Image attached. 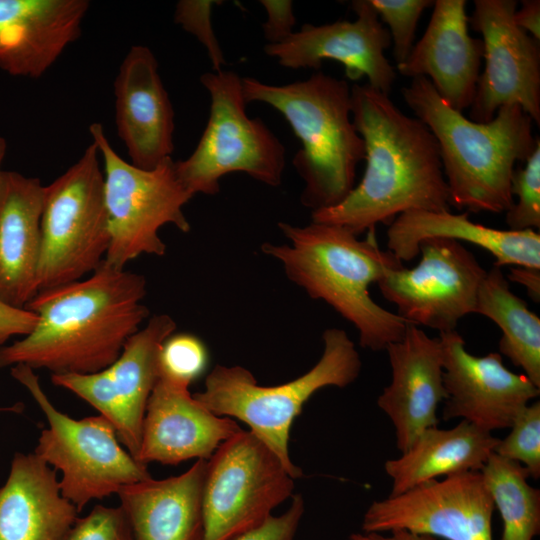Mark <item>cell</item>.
Wrapping results in <instances>:
<instances>
[{"instance_id":"cell-1","label":"cell","mask_w":540,"mask_h":540,"mask_svg":"<svg viewBox=\"0 0 540 540\" xmlns=\"http://www.w3.org/2000/svg\"><path fill=\"white\" fill-rule=\"evenodd\" d=\"M351 113L365 146L363 177L339 204L312 211V222L358 236L410 210L450 211L439 146L420 119L368 84L351 86Z\"/></svg>"},{"instance_id":"cell-2","label":"cell","mask_w":540,"mask_h":540,"mask_svg":"<svg viewBox=\"0 0 540 540\" xmlns=\"http://www.w3.org/2000/svg\"><path fill=\"white\" fill-rule=\"evenodd\" d=\"M143 275L105 260L88 277L39 291L27 304L33 331L0 347V368L27 365L51 374H92L111 365L148 318Z\"/></svg>"},{"instance_id":"cell-3","label":"cell","mask_w":540,"mask_h":540,"mask_svg":"<svg viewBox=\"0 0 540 540\" xmlns=\"http://www.w3.org/2000/svg\"><path fill=\"white\" fill-rule=\"evenodd\" d=\"M278 226L290 243H264L261 250L279 260L288 279L311 298L323 300L352 323L363 348L378 352L402 339L409 323L370 296L371 284L403 265L390 251L381 250L375 229L359 239L333 224Z\"/></svg>"},{"instance_id":"cell-4","label":"cell","mask_w":540,"mask_h":540,"mask_svg":"<svg viewBox=\"0 0 540 540\" xmlns=\"http://www.w3.org/2000/svg\"><path fill=\"white\" fill-rule=\"evenodd\" d=\"M403 99L432 132L439 146L450 205L466 212L505 213L512 206L511 179L539 137L532 119L517 105L502 106L479 123L453 109L426 77L411 80Z\"/></svg>"},{"instance_id":"cell-5","label":"cell","mask_w":540,"mask_h":540,"mask_svg":"<svg viewBox=\"0 0 540 540\" xmlns=\"http://www.w3.org/2000/svg\"><path fill=\"white\" fill-rule=\"evenodd\" d=\"M246 103L263 102L279 111L301 142L292 164L305 186L300 196L312 211L336 206L354 188L365 146L351 113V86L322 71L284 85L242 78Z\"/></svg>"},{"instance_id":"cell-6","label":"cell","mask_w":540,"mask_h":540,"mask_svg":"<svg viewBox=\"0 0 540 540\" xmlns=\"http://www.w3.org/2000/svg\"><path fill=\"white\" fill-rule=\"evenodd\" d=\"M323 353L305 374L276 386L258 385L246 368L216 365L205 379L204 389L194 398L218 416L246 423L282 461L294 479L302 470L290 458L288 442L294 419L318 390L327 386L344 388L360 375L362 362L346 331H324Z\"/></svg>"},{"instance_id":"cell-7","label":"cell","mask_w":540,"mask_h":540,"mask_svg":"<svg viewBox=\"0 0 540 540\" xmlns=\"http://www.w3.org/2000/svg\"><path fill=\"white\" fill-rule=\"evenodd\" d=\"M10 372L29 391L48 421L33 453L61 472L60 491L79 512L92 500L152 478L147 465L123 448L107 418L100 414L71 418L50 402L32 368L18 364Z\"/></svg>"},{"instance_id":"cell-8","label":"cell","mask_w":540,"mask_h":540,"mask_svg":"<svg viewBox=\"0 0 540 540\" xmlns=\"http://www.w3.org/2000/svg\"><path fill=\"white\" fill-rule=\"evenodd\" d=\"M200 81L211 97L206 128L192 154L174 163L181 184L194 196L215 195L221 177L243 172L279 186L286 149L260 118H249L242 78L233 71L206 72Z\"/></svg>"},{"instance_id":"cell-9","label":"cell","mask_w":540,"mask_h":540,"mask_svg":"<svg viewBox=\"0 0 540 540\" xmlns=\"http://www.w3.org/2000/svg\"><path fill=\"white\" fill-rule=\"evenodd\" d=\"M104 166V199L110 244L105 261L116 269L142 254L163 256L159 229L172 224L191 229L183 207L193 195L181 184L172 158L151 170L125 161L111 146L101 123L89 126Z\"/></svg>"},{"instance_id":"cell-10","label":"cell","mask_w":540,"mask_h":540,"mask_svg":"<svg viewBox=\"0 0 540 540\" xmlns=\"http://www.w3.org/2000/svg\"><path fill=\"white\" fill-rule=\"evenodd\" d=\"M110 244L104 174L95 143L45 186L38 292L85 278L104 261Z\"/></svg>"},{"instance_id":"cell-11","label":"cell","mask_w":540,"mask_h":540,"mask_svg":"<svg viewBox=\"0 0 540 540\" xmlns=\"http://www.w3.org/2000/svg\"><path fill=\"white\" fill-rule=\"evenodd\" d=\"M294 478L251 431L224 441L207 460L202 494L204 540H230L261 526L294 494Z\"/></svg>"},{"instance_id":"cell-12","label":"cell","mask_w":540,"mask_h":540,"mask_svg":"<svg viewBox=\"0 0 540 540\" xmlns=\"http://www.w3.org/2000/svg\"><path fill=\"white\" fill-rule=\"evenodd\" d=\"M419 254L414 267L400 265L384 273L377 282L381 294L407 323L440 333L454 331L463 317L475 312L487 270L453 239H425Z\"/></svg>"},{"instance_id":"cell-13","label":"cell","mask_w":540,"mask_h":540,"mask_svg":"<svg viewBox=\"0 0 540 540\" xmlns=\"http://www.w3.org/2000/svg\"><path fill=\"white\" fill-rule=\"evenodd\" d=\"M494 510L481 471H471L373 501L361 529L365 533L405 530L445 540H493Z\"/></svg>"},{"instance_id":"cell-14","label":"cell","mask_w":540,"mask_h":540,"mask_svg":"<svg viewBox=\"0 0 540 540\" xmlns=\"http://www.w3.org/2000/svg\"><path fill=\"white\" fill-rule=\"evenodd\" d=\"M175 330L171 316L154 315L105 369L85 375H51L54 385L71 391L107 418L120 443L135 459L148 400L159 379L160 350Z\"/></svg>"},{"instance_id":"cell-15","label":"cell","mask_w":540,"mask_h":540,"mask_svg":"<svg viewBox=\"0 0 540 540\" xmlns=\"http://www.w3.org/2000/svg\"><path fill=\"white\" fill-rule=\"evenodd\" d=\"M515 0H475L469 23L482 35L485 67L469 119L489 122L502 106L517 105L540 125V42L514 21Z\"/></svg>"},{"instance_id":"cell-16","label":"cell","mask_w":540,"mask_h":540,"mask_svg":"<svg viewBox=\"0 0 540 540\" xmlns=\"http://www.w3.org/2000/svg\"><path fill=\"white\" fill-rule=\"evenodd\" d=\"M443 354V382L446 399L442 418H461L491 432L510 428L517 415L539 397L525 374L510 371L501 354L469 353L456 331L440 333Z\"/></svg>"},{"instance_id":"cell-17","label":"cell","mask_w":540,"mask_h":540,"mask_svg":"<svg viewBox=\"0 0 540 540\" xmlns=\"http://www.w3.org/2000/svg\"><path fill=\"white\" fill-rule=\"evenodd\" d=\"M357 18L330 24L303 25L286 40L266 44L264 52L289 69L319 70L324 60L340 62L351 80L366 77L368 85L389 95L396 72L384 55L391 37L369 0L351 2Z\"/></svg>"},{"instance_id":"cell-18","label":"cell","mask_w":540,"mask_h":540,"mask_svg":"<svg viewBox=\"0 0 540 540\" xmlns=\"http://www.w3.org/2000/svg\"><path fill=\"white\" fill-rule=\"evenodd\" d=\"M242 430L232 418L218 416L197 401L188 384L159 376L146 407L136 460L144 465L208 460Z\"/></svg>"},{"instance_id":"cell-19","label":"cell","mask_w":540,"mask_h":540,"mask_svg":"<svg viewBox=\"0 0 540 540\" xmlns=\"http://www.w3.org/2000/svg\"><path fill=\"white\" fill-rule=\"evenodd\" d=\"M115 125L131 163L151 170L172 158L174 109L150 48L133 45L114 81Z\"/></svg>"},{"instance_id":"cell-20","label":"cell","mask_w":540,"mask_h":540,"mask_svg":"<svg viewBox=\"0 0 540 540\" xmlns=\"http://www.w3.org/2000/svg\"><path fill=\"white\" fill-rule=\"evenodd\" d=\"M391 381L378 396V407L395 428L396 447L403 453L426 429L438 425L437 409L446 399L443 354L439 337L408 324L401 340L386 350Z\"/></svg>"},{"instance_id":"cell-21","label":"cell","mask_w":540,"mask_h":540,"mask_svg":"<svg viewBox=\"0 0 540 540\" xmlns=\"http://www.w3.org/2000/svg\"><path fill=\"white\" fill-rule=\"evenodd\" d=\"M466 0H436L421 39L398 72L411 79L426 77L458 112L474 100L484 54L482 39L469 35Z\"/></svg>"},{"instance_id":"cell-22","label":"cell","mask_w":540,"mask_h":540,"mask_svg":"<svg viewBox=\"0 0 540 540\" xmlns=\"http://www.w3.org/2000/svg\"><path fill=\"white\" fill-rule=\"evenodd\" d=\"M87 0H0V69L39 78L81 34Z\"/></svg>"},{"instance_id":"cell-23","label":"cell","mask_w":540,"mask_h":540,"mask_svg":"<svg viewBox=\"0 0 540 540\" xmlns=\"http://www.w3.org/2000/svg\"><path fill=\"white\" fill-rule=\"evenodd\" d=\"M44 193L40 179L0 171V301L16 308L38 293Z\"/></svg>"},{"instance_id":"cell-24","label":"cell","mask_w":540,"mask_h":540,"mask_svg":"<svg viewBox=\"0 0 540 540\" xmlns=\"http://www.w3.org/2000/svg\"><path fill=\"white\" fill-rule=\"evenodd\" d=\"M78 509L56 471L34 453H16L0 486V540H68Z\"/></svg>"},{"instance_id":"cell-25","label":"cell","mask_w":540,"mask_h":540,"mask_svg":"<svg viewBox=\"0 0 540 540\" xmlns=\"http://www.w3.org/2000/svg\"><path fill=\"white\" fill-rule=\"evenodd\" d=\"M206 463L199 459L178 476L150 478L117 492L134 540H204Z\"/></svg>"},{"instance_id":"cell-26","label":"cell","mask_w":540,"mask_h":540,"mask_svg":"<svg viewBox=\"0 0 540 540\" xmlns=\"http://www.w3.org/2000/svg\"><path fill=\"white\" fill-rule=\"evenodd\" d=\"M429 238L468 242L490 253L494 266L540 268L538 231H512L474 223L469 213L410 210L400 214L387 230V248L398 260L411 261L419 255V244Z\"/></svg>"},{"instance_id":"cell-27","label":"cell","mask_w":540,"mask_h":540,"mask_svg":"<svg viewBox=\"0 0 540 540\" xmlns=\"http://www.w3.org/2000/svg\"><path fill=\"white\" fill-rule=\"evenodd\" d=\"M499 440L465 420L449 429L424 430L400 457L385 461L384 470L391 479L389 496L431 480L481 471Z\"/></svg>"},{"instance_id":"cell-28","label":"cell","mask_w":540,"mask_h":540,"mask_svg":"<svg viewBox=\"0 0 540 540\" xmlns=\"http://www.w3.org/2000/svg\"><path fill=\"white\" fill-rule=\"evenodd\" d=\"M501 329L499 354L520 367L540 388V318L515 295L500 267L487 270L480 285L475 312Z\"/></svg>"},{"instance_id":"cell-29","label":"cell","mask_w":540,"mask_h":540,"mask_svg":"<svg viewBox=\"0 0 540 540\" xmlns=\"http://www.w3.org/2000/svg\"><path fill=\"white\" fill-rule=\"evenodd\" d=\"M503 528L501 540H533L540 533V490L527 470L492 453L481 470Z\"/></svg>"},{"instance_id":"cell-30","label":"cell","mask_w":540,"mask_h":540,"mask_svg":"<svg viewBox=\"0 0 540 540\" xmlns=\"http://www.w3.org/2000/svg\"><path fill=\"white\" fill-rule=\"evenodd\" d=\"M514 200L505 215L512 231L539 230L540 228V141L525 161L516 166L511 179Z\"/></svg>"},{"instance_id":"cell-31","label":"cell","mask_w":540,"mask_h":540,"mask_svg":"<svg viewBox=\"0 0 540 540\" xmlns=\"http://www.w3.org/2000/svg\"><path fill=\"white\" fill-rule=\"evenodd\" d=\"M509 434L494 449L497 455L522 465L540 478V401L528 404L515 418Z\"/></svg>"},{"instance_id":"cell-32","label":"cell","mask_w":540,"mask_h":540,"mask_svg":"<svg viewBox=\"0 0 540 540\" xmlns=\"http://www.w3.org/2000/svg\"><path fill=\"white\" fill-rule=\"evenodd\" d=\"M381 22L388 25L397 64L404 62L414 46L418 21L431 0H369Z\"/></svg>"},{"instance_id":"cell-33","label":"cell","mask_w":540,"mask_h":540,"mask_svg":"<svg viewBox=\"0 0 540 540\" xmlns=\"http://www.w3.org/2000/svg\"><path fill=\"white\" fill-rule=\"evenodd\" d=\"M207 362V349L198 337L189 333L172 334L160 350L159 376L190 385L204 372Z\"/></svg>"},{"instance_id":"cell-34","label":"cell","mask_w":540,"mask_h":540,"mask_svg":"<svg viewBox=\"0 0 540 540\" xmlns=\"http://www.w3.org/2000/svg\"><path fill=\"white\" fill-rule=\"evenodd\" d=\"M222 1L213 0H181L177 3L174 22L194 35L206 48L213 72H219L226 64L222 49L214 33L211 23V9Z\"/></svg>"},{"instance_id":"cell-35","label":"cell","mask_w":540,"mask_h":540,"mask_svg":"<svg viewBox=\"0 0 540 540\" xmlns=\"http://www.w3.org/2000/svg\"><path fill=\"white\" fill-rule=\"evenodd\" d=\"M68 540H134V537L120 505H96L86 516L77 518Z\"/></svg>"},{"instance_id":"cell-36","label":"cell","mask_w":540,"mask_h":540,"mask_svg":"<svg viewBox=\"0 0 540 540\" xmlns=\"http://www.w3.org/2000/svg\"><path fill=\"white\" fill-rule=\"evenodd\" d=\"M305 511L300 494L291 497L289 508L278 516H270L261 526L240 534L230 540H295Z\"/></svg>"},{"instance_id":"cell-37","label":"cell","mask_w":540,"mask_h":540,"mask_svg":"<svg viewBox=\"0 0 540 540\" xmlns=\"http://www.w3.org/2000/svg\"><path fill=\"white\" fill-rule=\"evenodd\" d=\"M260 3L267 13V20L262 24V30L268 44L281 43L294 33L296 18L292 1L261 0Z\"/></svg>"},{"instance_id":"cell-38","label":"cell","mask_w":540,"mask_h":540,"mask_svg":"<svg viewBox=\"0 0 540 540\" xmlns=\"http://www.w3.org/2000/svg\"><path fill=\"white\" fill-rule=\"evenodd\" d=\"M37 315L26 309L16 308L0 301V347L14 336L29 335L36 323Z\"/></svg>"},{"instance_id":"cell-39","label":"cell","mask_w":540,"mask_h":540,"mask_svg":"<svg viewBox=\"0 0 540 540\" xmlns=\"http://www.w3.org/2000/svg\"><path fill=\"white\" fill-rule=\"evenodd\" d=\"M515 23L525 32H529L535 40L540 42V1L522 0L519 10L514 13Z\"/></svg>"},{"instance_id":"cell-40","label":"cell","mask_w":540,"mask_h":540,"mask_svg":"<svg viewBox=\"0 0 540 540\" xmlns=\"http://www.w3.org/2000/svg\"><path fill=\"white\" fill-rule=\"evenodd\" d=\"M508 279L524 286L534 302L540 301V268L512 266Z\"/></svg>"},{"instance_id":"cell-41","label":"cell","mask_w":540,"mask_h":540,"mask_svg":"<svg viewBox=\"0 0 540 540\" xmlns=\"http://www.w3.org/2000/svg\"><path fill=\"white\" fill-rule=\"evenodd\" d=\"M346 540H437V538L415 534L405 530H396L385 533H352L348 536Z\"/></svg>"},{"instance_id":"cell-42","label":"cell","mask_w":540,"mask_h":540,"mask_svg":"<svg viewBox=\"0 0 540 540\" xmlns=\"http://www.w3.org/2000/svg\"><path fill=\"white\" fill-rule=\"evenodd\" d=\"M6 152H7V142L5 138L0 137V171L2 170L1 167L6 156Z\"/></svg>"},{"instance_id":"cell-43","label":"cell","mask_w":540,"mask_h":540,"mask_svg":"<svg viewBox=\"0 0 540 540\" xmlns=\"http://www.w3.org/2000/svg\"><path fill=\"white\" fill-rule=\"evenodd\" d=\"M16 409L19 410V407L13 406V407H9V408H0V410H9V411H14Z\"/></svg>"}]
</instances>
